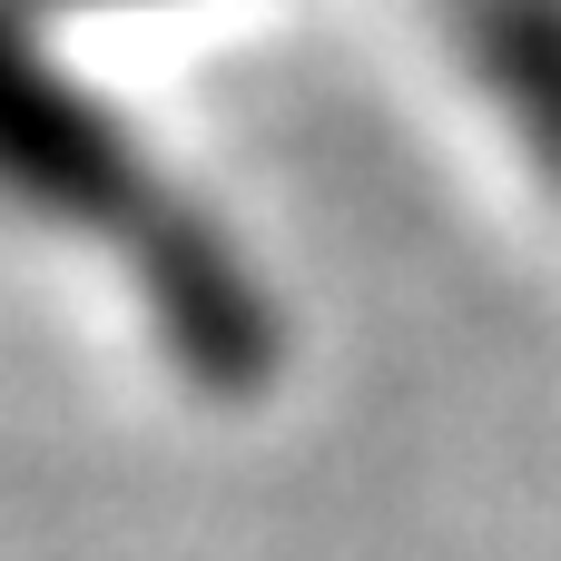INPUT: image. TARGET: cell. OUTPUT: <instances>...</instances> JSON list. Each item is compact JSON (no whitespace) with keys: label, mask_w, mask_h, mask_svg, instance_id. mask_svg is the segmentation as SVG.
I'll use <instances>...</instances> for the list:
<instances>
[{"label":"cell","mask_w":561,"mask_h":561,"mask_svg":"<svg viewBox=\"0 0 561 561\" xmlns=\"http://www.w3.org/2000/svg\"><path fill=\"white\" fill-rule=\"evenodd\" d=\"M0 187L30 197V207H49V217H89V227L128 237L138 266H148V286H158V306H168V335L197 365L237 375L256 355L266 325H256L247 276L217 256V237L187 207H168L138 178L128 138L30 49V30H20L10 0H0Z\"/></svg>","instance_id":"obj_1"},{"label":"cell","mask_w":561,"mask_h":561,"mask_svg":"<svg viewBox=\"0 0 561 561\" xmlns=\"http://www.w3.org/2000/svg\"><path fill=\"white\" fill-rule=\"evenodd\" d=\"M454 30H463L483 89H503V108L561 168V0H454Z\"/></svg>","instance_id":"obj_2"}]
</instances>
